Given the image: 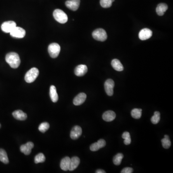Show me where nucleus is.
Listing matches in <instances>:
<instances>
[{"mask_svg": "<svg viewBox=\"0 0 173 173\" xmlns=\"http://www.w3.org/2000/svg\"><path fill=\"white\" fill-rule=\"evenodd\" d=\"M82 128L79 126L73 127L70 133V137L72 140H76L79 138L82 134Z\"/></svg>", "mask_w": 173, "mask_h": 173, "instance_id": "nucleus-11", "label": "nucleus"}, {"mask_svg": "<svg viewBox=\"0 0 173 173\" xmlns=\"http://www.w3.org/2000/svg\"><path fill=\"white\" fill-rule=\"evenodd\" d=\"M80 164V159L79 157H76V156L72 157L71 159H70V161L68 170L70 171H73L78 167Z\"/></svg>", "mask_w": 173, "mask_h": 173, "instance_id": "nucleus-15", "label": "nucleus"}, {"mask_svg": "<svg viewBox=\"0 0 173 173\" xmlns=\"http://www.w3.org/2000/svg\"><path fill=\"white\" fill-rule=\"evenodd\" d=\"M50 96L52 102L56 103L58 100V95L57 93L56 89V86L52 85L50 86Z\"/></svg>", "mask_w": 173, "mask_h": 173, "instance_id": "nucleus-18", "label": "nucleus"}, {"mask_svg": "<svg viewBox=\"0 0 173 173\" xmlns=\"http://www.w3.org/2000/svg\"><path fill=\"white\" fill-rule=\"evenodd\" d=\"M160 120V113L158 111H156L154 115L151 117V122L154 124H157Z\"/></svg>", "mask_w": 173, "mask_h": 173, "instance_id": "nucleus-29", "label": "nucleus"}, {"mask_svg": "<svg viewBox=\"0 0 173 173\" xmlns=\"http://www.w3.org/2000/svg\"><path fill=\"white\" fill-rule=\"evenodd\" d=\"M168 9V6L166 4L161 3L157 5L156 8V13L159 16H162Z\"/></svg>", "mask_w": 173, "mask_h": 173, "instance_id": "nucleus-19", "label": "nucleus"}, {"mask_svg": "<svg viewBox=\"0 0 173 173\" xmlns=\"http://www.w3.org/2000/svg\"><path fill=\"white\" fill-rule=\"evenodd\" d=\"M92 37L96 40L104 42L107 38L106 31L103 29H96L92 32Z\"/></svg>", "mask_w": 173, "mask_h": 173, "instance_id": "nucleus-4", "label": "nucleus"}, {"mask_svg": "<svg viewBox=\"0 0 173 173\" xmlns=\"http://www.w3.org/2000/svg\"><path fill=\"white\" fill-rule=\"evenodd\" d=\"M142 109L135 108L133 109L131 112L132 117L135 119H140L141 117Z\"/></svg>", "mask_w": 173, "mask_h": 173, "instance_id": "nucleus-23", "label": "nucleus"}, {"mask_svg": "<svg viewBox=\"0 0 173 173\" xmlns=\"http://www.w3.org/2000/svg\"><path fill=\"white\" fill-rule=\"evenodd\" d=\"M34 147V143L32 142H28L26 144L21 146L20 150L23 154L28 155L31 153V150Z\"/></svg>", "mask_w": 173, "mask_h": 173, "instance_id": "nucleus-12", "label": "nucleus"}, {"mask_svg": "<svg viewBox=\"0 0 173 173\" xmlns=\"http://www.w3.org/2000/svg\"><path fill=\"white\" fill-rule=\"evenodd\" d=\"M162 146L165 149H168L171 146V141H170L169 137L167 135H165V137L161 141Z\"/></svg>", "mask_w": 173, "mask_h": 173, "instance_id": "nucleus-24", "label": "nucleus"}, {"mask_svg": "<svg viewBox=\"0 0 173 173\" xmlns=\"http://www.w3.org/2000/svg\"><path fill=\"white\" fill-rule=\"evenodd\" d=\"M50 127V125L47 122H44L40 124L39 127V131L42 133H45L46 131L48 130L49 128Z\"/></svg>", "mask_w": 173, "mask_h": 173, "instance_id": "nucleus-30", "label": "nucleus"}, {"mask_svg": "<svg viewBox=\"0 0 173 173\" xmlns=\"http://www.w3.org/2000/svg\"><path fill=\"white\" fill-rule=\"evenodd\" d=\"M13 117L17 120L24 121L27 118V114L21 110H16L13 114Z\"/></svg>", "mask_w": 173, "mask_h": 173, "instance_id": "nucleus-17", "label": "nucleus"}, {"mask_svg": "<svg viewBox=\"0 0 173 173\" xmlns=\"http://www.w3.org/2000/svg\"><path fill=\"white\" fill-rule=\"evenodd\" d=\"M88 71V67L86 65H80L77 66L75 69V74L76 76H84Z\"/></svg>", "mask_w": 173, "mask_h": 173, "instance_id": "nucleus-13", "label": "nucleus"}, {"mask_svg": "<svg viewBox=\"0 0 173 173\" xmlns=\"http://www.w3.org/2000/svg\"><path fill=\"white\" fill-rule=\"evenodd\" d=\"M60 46L57 43H53L49 46V53L50 54V56L53 58L57 57L60 53Z\"/></svg>", "mask_w": 173, "mask_h": 173, "instance_id": "nucleus-5", "label": "nucleus"}, {"mask_svg": "<svg viewBox=\"0 0 173 173\" xmlns=\"http://www.w3.org/2000/svg\"><path fill=\"white\" fill-rule=\"evenodd\" d=\"M16 27V23L13 21H6L2 23L1 29L5 33H10Z\"/></svg>", "mask_w": 173, "mask_h": 173, "instance_id": "nucleus-6", "label": "nucleus"}, {"mask_svg": "<svg viewBox=\"0 0 173 173\" xmlns=\"http://www.w3.org/2000/svg\"><path fill=\"white\" fill-rule=\"evenodd\" d=\"M124 155L122 154L119 153L114 156L113 158L114 164L116 165H119L121 164V161L123 158Z\"/></svg>", "mask_w": 173, "mask_h": 173, "instance_id": "nucleus-25", "label": "nucleus"}, {"mask_svg": "<svg viewBox=\"0 0 173 173\" xmlns=\"http://www.w3.org/2000/svg\"><path fill=\"white\" fill-rule=\"evenodd\" d=\"M11 36L16 38H23L25 36V31L20 27H16L10 33Z\"/></svg>", "mask_w": 173, "mask_h": 173, "instance_id": "nucleus-8", "label": "nucleus"}, {"mask_svg": "<svg viewBox=\"0 0 173 173\" xmlns=\"http://www.w3.org/2000/svg\"><path fill=\"white\" fill-rule=\"evenodd\" d=\"M0 161L5 164L9 163L7 153L4 149H0Z\"/></svg>", "mask_w": 173, "mask_h": 173, "instance_id": "nucleus-22", "label": "nucleus"}, {"mask_svg": "<svg viewBox=\"0 0 173 173\" xmlns=\"http://www.w3.org/2000/svg\"><path fill=\"white\" fill-rule=\"evenodd\" d=\"M53 15L54 19L61 24H65L68 20L67 15L63 11L59 9L55 10L53 11Z\"/></svg>", "mask_w": 173, "mask_h": 173, "instance_id": "nucleus-3", "label": "nucleus"}, {"mask_svg": "<svg viewBox=\"0 0 173 173\" xmlns=\"http://www.w3.org/2000/svg\"><path fill=\"white\" fill-rule=\"evenodd\" d=\"M46 159L45 156L42 153H39L35 157V164H39V163H43Z\"/></svg>", "mask_w": 173, "mask_h": 173, "instance_id": "nucleus-28", "label": "nucleus"}, {"mask_svg": "<svg viewBox=\"0 0 173 173\" xmlns=\"http://www.w3.org/2000/svg\"><path fill=\"white\" fill-rule=\"evenodd\" d=\"M6 62L13 68H17L20 65L21 60L16 53L11 52L7 53L5 57Z\"/></svg>", "mask_w": 173, "mask_h": 173, "instance_id": "nucleus-1", "label": "nucleus"}, {"mask_svg": "<svg viewBox=\"0 0 173 173\" xmlns=\"http://www.w3.org/2000/svg\"><path fill=\"white\" fill-rule=\"evenodd\" d=\"M1 124H0V128H1Z\"/></svg>", "mask_w": 173, "mask_h": 173, "instance_id": "nucleus-35", "label": "nucleus"}, {"mask_svg": "<svg viewBox=\"0 0 173 173\" xmlns=\"http://www.w3.org/2000/svg\"><path fill=\"white\" fill-rule=\"evenodd\" d=\"M114 82L112 79H108L104 83V89L107 94L111 96L114 94Z\"/></svg>", "mask_w": 173, "mask_h": 173, "instance_id": "nucleus-7", "label": "nucleus"}, {"mask_svg": "<svg viewBox=\"0 0 173 173\" xmlns=\"http://www.w3.org/2000/svg\"><path fill=\"white\" fill-rule=\"evenodd\" d=\"M133 172V169L131 167H126L121 171V173H132Z\"/></svg>", "mask_w": 173, "mask_h": 173, "instance_id": "nucleus-32", "label": "nucleus"}, {"mask_svg": "<svg viewBox=\"0 0 173 173\" xmlns=\"http://www.w3.org/2000/svg\"><path fill=\"white\" fill-rule=\"evenodd\" d=\"M39 74V71L38 68L33 67L27 72L25 76V80L27 83H30L34 82Z\"/></svg>", "mask_w": 173, "mask_h": 173, "instance_id": "nucleus-2", "label": "nucleus"}, {"mask_svg": "<svg viewBox=\"0 0 173 173\" xmlns=\"http://www.w3.org/2000/svg\"><path fill=\"white\" fill-rule=\"evenodd\" d=\"M97 143L99 144V145L100 148H103V147H105V146L106 145V142H105V141L103 140V139H100V140L98 141Z\"/></svg>", "mask_w": 173, "mask_h": 173, "instance_id": "nucleus-33", "label": "nucleus"}, {"mask_svg": "<svg viewBox=\"0 0 173 173\" xmlns=\"http://www.w3.org/2000/svg\"><path fill=\"white\" fill-rule=\"evenodd\" d=\"M96 173H105V171H104L103 170L99 169L97 170L96 171Z\"/></svg>", "mask_w": 173, "mask_h": 173, "instance_id": "nucleus-34", "label": "nucleus"}, {"mask_svg": "<svg viewBox=\"0 0 173 173\" xmlns=\"http://www.w3.org/2000/svg\"><path fill=\"white\" fill-rule=\"evenodd\" d=\"M116 114L113 111H107L104 112L103 115V118L106 122H111L115 118Z\"/></svg>", "mask_w": 173, "mask_h": 173, "instance_id": "nucleus-16", "label": "nucleus"}, {"mask_svg": "<svg viewBox=\"0 0 173 173\" xmlns=\"http://www.w3.org/2000/svg\"><path fill=\"white\" fill-rule=\"evenodd\" d=\"M114 0H100V5L103 8H107L111 7Z\"/></svg>", "mask_w": 173, "mask_h": 173, "instance_id": "nucleus-27", "label": "nucleus"}, {"mask_svg": "<svg viewBox=\"0 0 173 173\" xmlns=\"http://www.w3.org/2000/svg\"><path fill=\"white\" fill-rule=\"evenodd\" d=\"M100 149L99 144L97 142H95L91 144L90 146V151H96Z\"/></svg>", "mask_w": 173, "mask_h": 173, "instance_id": "nucleus-31", "label": "nucleus"}, {"mask_svg": "<svg viewBox=\"0 0 173 173\" xmlns=\"http://www.w3.org/2000/svg\"><path fill=\"white\" fill-rule=\"evenodd\" d=\"M152 32L150 29H143L140 31L138 37L140 39L142 40H147L152 36Z\"/></svg>", "mask_w": 173, "mask_h": 173, "instance_id": "nucleus-9", "label": "nucleus"}, {"mask_svg": "<svg viewBox=\"0 0 173 173\" xmlns=\"http://www.w3.org/2000/svg\"><path fill=\"white\" fill-rule=\"evenodd\" d=\"M111 65L114 69L117 71H122L124 70L123 66L118 59H115L112 60Z\"/></svg>", "mask_w": 173, "mask_h": 173, "instance_id": "nucleus-20", "label": "nucleus"}, {"mask_svg": "<svg viewBox=\"0 0 173 173\" xmlns=\"http://www.w3.org/2000/svg\"><path fill=\"white\" fill-rule=\"evenodd\" d=\"M86 98V95L84 93H80L77 95L76 97H75L73 100V103L74 105L78 106L81 105L82 104L84 103Z\"/></svg>", "mask_w": 173, "mask_h": 173, "instance_id": "nucleus-14", "label": "nucleus"}, {"mask_svg": "<svg viewBox=\"0 0 173 173\" xmlns=\"http://www.w3.org/2000/svg\"><path fill=\"white\" fill-rule=\"evenodd\" d=\"M80 0H68L66 2V5L67 8L71 10H77L80 5Z\"/></svg>", "mask_w": 173, "mask_h": 173, "instance_id": "nucleus-10", "label": "nucleus"}, {"mask_svg": "<svg viewBox=\"0 0 173 173\" xmlns=\"http://www.w3.org/2000/svg\"><path fill=\"white\" fill-rule=\"evenodd\" d=\"M122 137L124 138L125 141H124V143L126 145H128L131 144V135L129 134V133L128 132H125L123 133L122 134Z\"/></svg>", "mask_w": 173, "mask_h": 173, "instance_id": "nucleus-26", "label": "nucleus"}, {"mask_svg": "<svg viewBox=\"0 0 173 173\" xmlns=\"http://www.w3.org/2000/svg\"><path fill=\"white\" fill-rule=\"evenodd\" d=\"M70 158L69 157H66L63 158L60 163V167L63 171H66L68 170L69 163H70Z\"/></svg>", "mask_w": 173, "mask_h": 173, "instance_id": "nucleus-21", "label": "nucleus"}]
</instances>
